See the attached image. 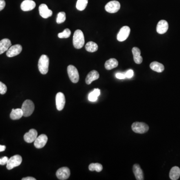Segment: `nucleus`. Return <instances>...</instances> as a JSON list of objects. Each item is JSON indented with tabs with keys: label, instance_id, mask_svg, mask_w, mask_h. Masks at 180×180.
<instances>
[{
	"label": "nucleus",
	"instance_id": "obj_1",
	"mask_svg": "<svg viewBox=\"0 0 180 180\" xmlns=\"http://www.w3.org/2000/svg\"><path fill=\"white\" fill-rule=\"evenodd\" d=\"M73 43L74 47L77 49H81L84 45V35L80 30H76L74 34Z\"/></svg>",
	"mask_w": 180,
	"mask_h": 180
},
{
	"label": "nucleus",
	"instance_id": "obj_2",
	"mask_svg": "<svg viewBox=\"0 0 180 180\" xmlns=\"http://www.w3.org/2000/svg\"><path fill=\"white\" fill-rule=\"evenodd\" d=\"M49 59L46 55H42L38 62V68L41 73L45 75L49 71Z\"/></svg>",
	"mask_w": 180,
	"mask_h": 180
},
{
	"label": "nucleus",
	"instance_id": "obj_3",
	"mask_svg": "<svg viewBox=\"0 0 180 180\" xmlns=\"http://www.w3.org/2000/svg\"><path fill=\"white\" fill-rule=\"evenodd\" d=\"M21 109L23 112L24 117H29L31 116L35 110V105L33 102L30 100H27L24 102Z\"/></svg>",
	"mask_w": 180,
	"mask_h": 180
},
{
	"label": "nucleus",
	"instance_id": "obj_4",
	"mask_svg": "<svg viewBox=\"0 0 180 180\" xmlns=\"http://www.w3.org/2000/svg\"><path fill=\"white\" fill-rule=\"evenodd\" d=\"M132 129L136 133L144 134L148 131L149 127L144 123L136 122L132 125Z\"/></svg>",
	"mask_w": 180,
	"mask_h": 180
},
{
	"label": "nucleus",
	"instance_id": "obj_5",
	"mask_svg": "<svg viewBox=\"0 0 180 180\" xmlns=\"http://www.w3.org/2000/svg\"><path fill=\"white\" fill-rule=\"evenodd\" d=\"M22 162V157L19 155H16L9 159L7 163V168L9 170H12L15 167L20 166Z\"/></svg>",
	"mask_w": 180,
	"mask_h": 180
},
{
	"label": "nucleus",
	"instance_id": "obj_6",
	"mask_svg": "<svg viewBox=\"0 0 180 180\" xmlns=\"http://www.w3.org/2000/svg\"><path fill=\"white\" fill-rule=\"evenodd\" d=\"M67 72L69 78L72 82L77 83L79 80V74L77 69L73 65H69L67 68Z\"/></svg>",
	"mask_w": 180,
	"mask_h": 180
},
{
	"label": "nucleus",
	"instance_id": "obj_7",
	"mask_svg": "<svg viewBox=\"0 0 180 180\" xmlns=\"http://www.w3.org/2000/svg\"><path fill=\"white\" fill-rule=\"evenodd\" d=\"M121 8L120 3L117 1H112L105 6V10L109 13H115L119 11Z\"/></svg>",
	"mask_w": 180,
	"mask_h": 180
},
{
	"label": "nucleus",
	"instance_id": "obj_8",
	"mask_svg": "<svg viewBox=\"0 0 180 180\" xmlns=\"http://www.w3.org/2000/svg\"><path fill=\"white\" fill-rule=\"evenodd\" d=\"M22 51V47L20 45L17 44L11 46L7 51L6 55L8 57L11 58L18 55Z\"/></svg>",
	"mask_w": 180,
	"mask_h": 180
},
{
	"label": "nucleus",
	"instance_id": "obj_9",
	"mask_svg": "<svg viewBox=\"0 0 180 180\" xmlns=\"http://www.w3.org/2000/svg\"><path fill=\"white\" fill-rule=\"evenodd\" d=\"M130 32V27L127 26L123 27L117 35V40L119 42H123L128 38Z\"/></svg>",
	"mask_w": 180,
	"mask_h": 180
},
{
	"label": "nucleus",
	"instance_id": "obj_10",
	"mask_svg": "<svg viewBox=\"0 0 180 180\" xmlns=\"http://www.w3.org/2000/svg\"><path fill=\"white\" fill-rule=\"evenodd\" d=\"M66 103L65 95L61 92H59L56 96V104L58 111H62L64 109Z\"/></svg>",
	"mask_w": 180,
	"mask_h": 180
},
{
	"label": "nucleus",
	"instance_id": "obj_11",
	"mask_svg": "<svg viewBox=\"0 0 180 180\" xmlns=\"http://www.w3.org/2000/svg\"><path fill=\"white\" fill-rule=\"evenodd\" d=\"M70 174V169L68 167H64L58 169L56 172V176L59 180H65L69 178Z\"/></svg>",
	"mask_w": 180,
	"mask_h": 180
},
{
	"label": "nucleus",
	"instance_id": "obj_12",
	"mask_svg": "<svg viewBox=\"0 0 180 180\" xmlns=\"http://www.w3.org/2000/svg\"><path fill=\"white\" fill-rule=\"evenodd\" d=\"M40 16L44 19L48 18L53 15V12L50 10L47 5L45 4H41L39 7Z\"/></svg>",
	"mask_w": 180,
	"mask_h": 180
},
{
	"label": "nucleus",
	"instance_id": "obj_13",
	"mask_svg": "<svg viewBox=\"0 0 180 180\" xmlns=\"http://www.w3.org/2000/svg\"><path fill=\"white\" fill-rule=\"evenodd\" d=\"M48 141V137L45 134H42L37 137L34 141V145L37 149H41L45 146Z\"/></svg>",
	"mask_w": 180,
	"mask_h": 180
},
{
	"label": "nucleus",
	"instance_id": "obj_14",
	"mask_svg": "<svg viewBox=\"0 0 180 180\" xmlns=\"http://www.w3.org/2000/svg\"><path fill=\"white\" fill-rule=\"evenodd\" d=\"M38 136V132L35 129H31L28 133H26L24 136V139L26 142L28 143L34 142Z\"/></svg>",
	"mask_w": 180,
	"mask_h": 180
},
{
	"label": "nucleus",
	"instance_id": "obj_15",
	"mask_svg": "<svg viewBox=\"0 0 180 180\" xmlns=\"http://www.w3.org/2000/svg\"><path fill=\"white\" fill-rule=\"evenodd\" d=\"M36 6V3L33 0H25L21 4V8L23 11H30L33 10Z\"/></svg>",
	"mask_w": 180,
	"mask_h": 180
},
{
	"label": "nucleus",
	"instance_id": "obj_16",
	"mask_svg": "<svg viewBox=\"0 0 180 180\" xmlns=\"http://www.w3.org/2000/svg\"><path fill=\"white\" fill-rule=\"evenodd\" d=\"M168 28H169L168 23L166 20H162L158 22L156 29L158 33L160 34H164L167 32Z\"/></svg>",
	"mask_w": 180,
	"mask_h": 180
},
{
	"label": "nucleus",
	"instance_id": "obj_17",
	"mask_svg": "<svg viewBox=\"0 0 180 180\" xmlns=\"http://www.w3.org/2000/svg\"><path fill=\"white\" fill-rule=\"evenodd\" d=\"M133 171L134 174L135 175L136 180H143L144 179L143 172L139 165L137 164L134 165Z\"/></svg>",
	"mask_w": 180,
	"mask_h": 180
},
{
	"label": "nucleus",
	"instance_id": "obj_18",
	"mask_svg": "<svg viewBox=\"0 0 180 180\" xmlns=\"http://www.w3.org/2000/svg\"><path fill=\"white\" fill-rule=\"evenodd\" d=\"M100 75L96 70H93L88 74L86 78V83L87 85L91 84L94 81L99 78Z\"/></svg>",
	"mask_w": 180,
	"mask_h": 180
},
{
	"label": "nucleus",
	"instance_id": "obj_19",
	"mask_svg": "<svg viewBox=\"0 0 180 180\" xmlns=\"http://www.w3.org/2000/svg\"><path fill=\"white\" fill-rule=\"evenodd\" d=\"M12 45L11 42L8 39H4L0 41V55L7 51Z\"/></svg>",
	"mask_w": 180,
	"mask_h": 180
},
{
	"label": "nucleus",
	"instance_id": "obj_20",
	"mask_svg": "<svg viewBox=\"0 0 180 180\" xmlns=\"http://www.w3.org/2000/svg\"><path fill=\"white\" fill-rule=\"evenodd\" d=\"M134 60L136 64H140L142 63L143 58L141 56V51L137 47H134L132 49Z\"/></svg>",
	"mask_w": 180,
	"mask_h": 180
},
{
	"label": "nucleus",
	"instance_id": "obj_21",
	"mask_svg": "<svg viewBox=\"0 0 180 180\" xmlns=\"http://www.w3.org/2000/svg\"><path fill=\"white\" fill-rule=\"evenodd\" d=\"M150 67L153 71L158 73L163 72L165 69L164 66L163 64L156 61L151 63Z\"/></svg>",
	"mask_w": 180,
	"mask_h": 180
},
{
	"label": "nucleus",
	"instance_id": "obj_22",
	"mask_svg": "<svg viewBox=\"0 0 180 180\" xmlns=\"http://www.w3.org/2000/svg\"><path fill=\"white\" fill-rule=\"evenodd\" d=\"M169 176L171 180H177L180 177V169L177 166H175L171 169Z\"/></svg>",
	"mask_w": 180,
	"mask_h": 180
},
{
	"label": "nucleus",
	"instance_id": "obj_23",
	"mask_svg": "<svg viewBox=\"0 0 180 180\" xmlns=\"http://www.w3.org/2000/svg\"><path fill=\"white\" fill-rule=\"evenodd\" d=\"M23 116V112L21 109H13L10 114V118L12 120H19Z\"/></svg>",
	"mask_w": 180,
	"mask_h": 180
},
{
	"label": "nucleus",
	"instance_id": "obj_24",
	"mask_svg": "<svg viewBox=\"0 0 180 180\" xmlns=\"http://www.w3.org/2000/svg\"><path fill=\"white\" fill-rule=\"evenodd\" d=\"M118 64L119 63L117 60L114 58H111L106 62L105 67L107 70H111L117 67Z\"/></svg>",
	"mask_w": 180,
	"mask_h": 180
},
{
	"label": "nucleus",
	"instance_id": "obj_25",
	"mask_svg": "<svg viewBox=\"0 0 180 180\" xmlns=\"http://www.w3.org/2000/svg\"><path fill=\"white\" fill-rule=\"evenodd\" d=\"M100 90L95 89L93 91L89 94V100L91 102H95L98 99V97L100 95Z\"/></svg>",
	"mask_w": 180,
	"mask_h": 180
},
{
	"label": "nucleus",
	"instance_id": "obj_26",
	"mask_svg": "<svg viewBox=\"0 0 180 180\" xmlns=\"http://www.w3.org/2000/svg\"><path fill=\"white\" fill-rule=\"evenodd\" d=\"M85 49L89 52L93 53L98 50V46L96 43L90 41L87 43L85 46Z\"/></svg>",
	"mask_w": 180,
	"mask_h": 180
},
{
	"label": "nucleus",
	"instance_id": "obj_27",
	"mask_svg": "<svg viewBox=\"0 0 180 180\" xmlns=\"http://www.w3.org/2000/svg\"><path fill=\"white\" fill-rule=\"evenodd\" d=\"M88 3V0H78L76 4V8L79 11H82L86 9Z\"/></svg>",
	"mask_w": 180,
	"mask_h": 180
},
{
	"label": "nucleus",
	"instance_id": "obj_28",
	"mask_svg": "<svg viewBox=\"0 0 180 180\" xmlns=\"http://www.w3.org/2000/svg\"><path fill=\"white\" fill-rule=\"evenodd\" d=\"M89 169L91 171H95L100 172L103 170V166L99 163H92L89 166Z\"/></svg>",
	"mask_w": 180,
	"mask_h": 180
},
{
	"label": "nucleus",
	"instance_id": "obj_29",
	"mask_svg": "<svg viewBox=\"0 0 180 180\" xmlns=\"http://www.w3.org/2000/svg\"><path fill=\"white\" fill-rule=\"evenodd\" d=\"M66 19V13L64 12H61L58 13L57 18L56 22L58 24H62L65 22Z\"/></svg>",
	"mask_w": 180,
	"mask_h": 180
},
{
	"label": "nucleus",
	"instance_id": "obj_30",
	"mask_svg": "<svg viewBox=\"0 0 180 180\" xmlns=\"http://www.w3.org/2000/svg\"><path fill=\"white\" fill-rule=\"evenodd\" d=\"M71 34V31L69 29H66L61 33L58 34V37L61 39L63 38H68L70 37Z\"/></svg>",
	"mask_w": 180,
	"mask_h": 180
},
{
	"label": "nucleus",
	"instance_id": "obj_31",
	"mask_svg": "<svg viewBox=\"0 0 180 180\" xmlns=\"http://www.w3.org/2000/svg\"><path fill=\"white\" fill-rule=\"evenodd\" d=\"M7 91V87L6 85L3 83L0 82V94L1 95H4Z\"/></svg>",
	"mask_w": 180,
	"mask_h": 180
},
{
	"label": "nucleus",
	"instance_id": "obj_32",
	"mask_svg": "<svg viewBox=\"0 0 180 180\" xmlns=\"http://www.w3.org/2000/svg\"><path fill=\"white\" fill-rule=\"evenodd\" d=\"M8 160H9V158H8L7 157H4L0 159V165H5L7 164Z\"/></svg>",
	"mask_w": 180,
	"mask_h": 180
},
{
	"label": "nucleus",
	"instance_id": "obj_33",
	"mask_svg": "<svg viewBox=\"0 0 180 180\" xmlns=\"http://www.w3.org/2000/svg\"><path fill=\"white\" fill-rule=\"evenodd\" d=\"M126 77L128 78H131L134 75V72L132 70H129L125 74Z\"/></svg>",
	"mask_w": 180,
	"mask_h": 180
},
{
	"label": "nucleus",
	"instance_id": "obj_34",
	"mask_svg": "<svg viewBox=\"0 0 180 180\" xmlns=\"http://www.w3.org/2000/svg\"><path fill=\"white\" fill-rule=\"evenodd\" d=\"M116 77L117 78L119 79H124L126 78V76H125V74L123 73H117L116 74Z\"/></svg>",
	"mask_w": 180,
	"mask_h": 180
},
{
	"label": "nucleus",
	"instance_id": "obj_35",
	"mask_svg": "<svg viewBox=\"0 0 180 180\" xmlns=\"http://www.w3.org/2000/svg\"><path fill=\"white\" fill-rule=\"evenodd\" d=\"M6 6V2L4 0H0V11L3 10Z\"/></svg>",
	"mask_w": 180,
	"mask_h": 180
},
{
	"label": "nucleus",
	"instance_id": "obj_36",
	"mask_svg": "<svg viewBox=\"0 0 180 180\" xmlns=\"http://www.w3.org/2000/svg\"><path fill=\"white\" fill-rule=\"evenodd\" d=\"M22 180H36V179L35 178H33V177H26V178H24L22 179Z\"/></svg>",
	"mask_w": 180,
	"mask_h": 180
},
{
	"label": "nucleus",
	"instance_id": "obj_37",
	"mask_svg": "<svg viewBox=\"0 0 180 180\" xmlns=\"http://www.w3.org/2000/svg\"><path fill=\"white\" fill-rule=\"evenodd\" d=\"M6 148V147L4 146V145H0V152H3V151H5Z\"/></svg>",
	"mask_w": 180,
	"mask_h": 180
}]
</instances>
